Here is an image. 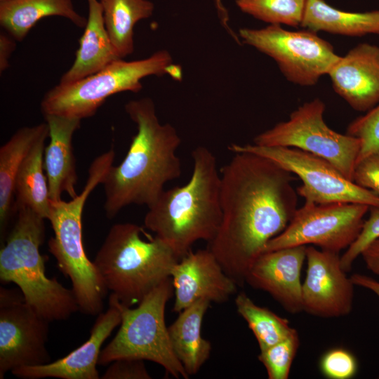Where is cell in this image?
<instances>
[{"label":"cell","mask_w":379,"mask_h":379,"mask_svg":"<svg viewBox=\"0 0 379 379\" xmlns=\"http://www.w3.org/2000/svg\"><path fill=\"white\" fill-rule=\"evenodd\" d=\"M234 154L220 170L222 218L207 248L242 287L266 244L291 220L298 194L295 178L281 165L251 152Z\"/></svg>","instance_id":"cell-1"},{"label":"cell","mask_w":379,"mask_h":379,"mask_svg":"<svg viewBox=\"0 0 379 379\" xmlns=\"http://www.w3.org/2000/svg\"><path fill=\"white\" fill-rule=\"evenodd\" d=\"M125 111L136 124L137 133L123 161L111 166L102 183L104 209L109 219L131 204L149 208L164 191V185L181 175L176 154L181 138L172 125L159 122L153 100H131Z\"/></svg>","instance_id":"cell-2"},{"label":"cell","mask_w":379,"mask_h":379,"mask_svg":"<svg viewBox=\"0 0 379 379\" xmlns=\"http://www.w3.org/2000/svg\"><path fill=\"white\" fill-rule=\"evenodd\" d=\"M193 168L182 186L164 190L145 215V227L164 241L180 260L197 241L210 242L220 225V171L205 146L192 152Z\"/></svg>","instance_id":"cell-3"},{"label":"cell","mask_w":379,"mask_h":379,"mask_svg":"<svg viewBox=\"0 0 379 379\" xmlns=\"http://www.w3.org/2000/svg\"><path fill=\"white\" fill-rule=\"evenodd\" d=\"M14 225L0 251V280L14 283L25 302L49 322L65 321L79 311L72 289L48 278L40 246L45 219L31 208L13 204Z\"/></svg>","instance_id":"cell-4"},{"label":"cell","mask_w":379,"mask_h":379,"mask_svg":"<svg viewBox=\"0 0 379 379\" xmlns=\"http://www.w3.org/2000/svg\"><path fill=\"white\" fill-rule=\"evenodd\" d=\"M114 151L111 149L98 156L91 164L82 192L71 200L50 201L48 220L53 236L48 242L60 270L69 278L79 311L87 315L102 312L108 291L93 261L86 254L82 234V214L89 194L102 184L113 165Z\"/></svg>","instance_id":"cell-5"},{"label":"cell","mask_w":379,"mask_h":379,"mask_svg":"<svg viewBox=\"0 0 379 379\" xmlns=\"http://www.w3.org/2000/svg\"><path fill=\"white\" fill-rule=\"evenodd\" d=\"M142 232L135 223L114 224L93 260L107 290L128 307L170 277L179 260L164 241L157 237L146 241Z\"/></svg>","instance_id":"cell-6"},{"label":"cell","mask_w":379,"mask_h":379,"mask_svg":"<svg viewBox=\"0 0 379 379\" xmlns=\"http://www.w3.org/2000/svg\"><path fill=\"white\" fill-rule=\"evenodd\" d=\"M174 288L171 277L151 291L135 308L121 304L110 294L120 310V327L112 340L102 349L98 365L106 366L119 359L151 361L161 366L175 378L189 375L173 350L165 310Z\"/></svg>","instance_id":"cell-7"},{"label":"cell","mask_w":379,"mask_h":379,"mask_svg":"<svg viewBox=\"0 0 379 379\" xmlns=\"http://www.w3.org/2000/svg\"><path fill=\"white\" fill-rule=\"evenodd\" d=\"M172 61L166 50L141 60L117 59L94 74L53 87L41 100V112L44 116L54 114L81 120L93 117L109 97L125 91L138 93L142 88L143 78L166 74Z\"/></svg>","instance_id":"cell-8"},{"label":"cell","mask_w":379,"mask_h":379,"mask_svg":"<svg viewBox=\"0 0 379 379\" xmlns=\"http://www.w3.org/2000/svg\"><path fill=\"white\" fill-rule=\"evenodd\" d=\"M325 108L319 98L307 102L291 112L287 121L257 135L253 144L294 147L310 152L327 160L352 180L361 140L329 128L324 120Z\"/></svg>","instance_id":"cell-9"},{"label":"cell","mask_w":379,"mask_h":379,"mask_svg":"<svg viewBox=\"0 0 379 379\" xmlns=\"http://www.w3.org/2000/svg\"><path fill=\"white\" fill-rule=\"evenodd\" d=\"M239 34L244 44L272 58L288 81L301 86H314L340 57L328 41L307 29L291 31L269 25L241 28Z\"/></svg>","instance_id":"cell-10"},{"label":"cell","mask_w":379,"mask_h":379,"mask_svg":"<svg viewBox=\"0 0 379 379\" xmlns=\"http://www.w3.org/2000/svg\"><path fill=\"white\" fill-rule=\"evenodd\" d=\"M234 152H251L268 158L297 175L302 184L296 190L305 202L329 204L358 203L379 207V198L346 178L327 160L294 147H265L232 143Z\"/></svg>","instance_id":"cell-11"},{"label":"cell","mask_w":379,"mask_h":379,"mask_svg":"<svg viewBox=\"0 0 379 379\" xmlns=\"http://www.w3.org/2000/svg\"><path fill=\"white\" fill-rule=\"evenodd\" d=\"M369 208L358 203H305L285 230L268 241L263 252L311 245L339 253L358 237Z\"/></svg>","instance_id":"cell-12"},{"label":"cell","mask_w":379,"mask_h":379,"mask_svg":"<svg viewBox=\"0 0 379 379\" xmlns=\"http://www.w3.org/2000/svg\"><path fill=\"white\" fill-rule=\"evenodd\" d=\"M49 323L21 291L0 288V379L15 368L51 361L46 347Z\"/></svg>","instance_id":"cell-13"},{"label":"cell","mask_w":379,"mask_h":379,"mask_svg":"<svg viewBox=\"0 0 379 379\" xmlns=\"http://www.w3.org/2000/svg\"><path fill=\"white\" fill-rule=\"evenodd\" d=\"M307 269L302 284V309L323 318L349 314L353 306L354 284L343 270L339 253L306 248Z\"/></svg>","instance_id":"cell-14"},{"label":"cell","mask_w":379,"mask_h":379,"mask_svg":"<svg viewBox=\"0 0 379 379\" xmlns=\"http://www.w3.org/2000/svg\"><path fill=\"white\" fill-rule=\"evenodd\" d=\"M171 278L175 312H181L199 299L225 302L237 291L238 285L208 248L188 252L173 266Z\"/></svg>","instance_id":"cell-15"},{"label":"cell","mask_w":379,"mask_h":379,"mask_svg":"<svg viewBox=\"0 0 379 379\" xmlns=\"http://www.w3.org/2000/svg\"><path fill=\"white\" fill-rule=\"evenodd\" d=\"M307 246L262 253L248 269L245 282L268 293L285 310L295 314L303 311L301 270Z\"/></svg>","instance_id":"cell-16"},{"label":"cell","mask_w":379,"mask_h":379,"mask_svg":"<svg viewBox=\"0 0 379 379\" xmlns=\"http://www.w3.org/2000/svg\"><path fill=\"white\" fill-rule=\"evenodd\" d=\"M121 321L120 310L109 296L108 309L98 314L89 338L79 347L54 361L39 366L18 367L11 373L14 376L23 379H99L97 365L102 346Z\"/></svg>","instance_id":"cell-17"},{"label":"cell","mask_w":379,"mask_h":379,"mask_svg":"<svg viewBox=\"0 0 379 379\" xmlns=\"http://www.w3.org/2000/svg\"><path fill=\"white\" fill-rule=\"evenodd\" d=\"M335 92L354 110L368 112L379 103V46L362 43L329 71Z\"/></svg>","instance_id":"cell-18"},{"label":"cell","mask_w":379,"mask_h":379,"mask_svg":"<svg viewBox=\"0 0 379 379\" xmlns=\"http://www.w3.org/2000/svg\"><path fill=\"white\" fill-rule=\"evenodd\" d=\"M50 142L44 149V166L50 199L58 201L63 192L71 199L77 196V173L72 138L81 126V119L54 114L44 116Z\"/></svg>","instance_id":"cell-19"},{"label":"cell","mask_w":379,"mask_h":379,"mask_svg":"<svg viewBox=\"0 0 379 379\" xmlns=\"http://www.w3.org/2000/svg\"><path fill=\"white\" fill-rule=\"evenodd\" d=\"M88 18L75 60L59 84H69L94 74L119 59L112 44L98 0H86Z\"/></svg>","instance_id":"cell-20"},{"label":"cell","mask_w":379,"mask_h":379,"mask_svg":"<svg viewBox=\"0 0 379 379\" xmlns=\"http://www.w3.org/2000/svg\"><path fill=\"white\" fill-rule=\"evenodd\" d=\"M210 303L207 299L197 300L180 312L168 327L174 354L189 376L198 373L211 355V343L201 335L203 319Z\"/></svg>","instance_id":"cell-21"},{"label":"cell","mask_w":379,"mask_h":379,"mask_svg":"<svg viewBox=\"0 0 379 379\" xmlns=\"http://www.w3.org/2000/svg\"><path fill=\"white\" fill-rule=\"evenodd\" d=\"M49 137L46 122L18 129L0 148V228L6 229L13 213L15 182L20 168L35 145Z\"/></svg>","instance_id":"cell-22"},{"label":"cell","mask_w":379,"mask_h":379,"mask_svg":"<svg viewBox=\"0 0 379 379\" xmlns=\"http://www.w3.org/2000/svg\"><path fill=\"white\" fill-rule=\"evenodd\" d=\"M60 16L79 27L87 18L74 9L72 0H4L0 1V24L16 41L23 40L40 20Z\"/></svg>","instance_id":"cell-23"},{"label":"cell","mask_w":379,"mask_h":379,"mask_svg":"<svg viewBox=\"0 0 379 379\" xmlns=\"http://www.w3.org/2000/svg\"><path fill=\"white\" fill-rule=\"evenodd\" d=\"M300 27L347 36L379 34V10L350 12L339 10L325 0H307Z\"/></svg>","instance_id":"cell-24"},{"label":"cell","mask_w":379,"mask_h":379,"mask_svg":"<svg viewBox=\"0 0 379 379\" xmlns=\"http://www.w3.org/2000/svg\"><path fill=\"white\" fill-rule=\"evenodd\" d=\"M105 25L117 55L124 58L134 51L135 24L152 16L149 0H100Z\"/></svg>","instance_id":"cell-25"},{"label":"cell","mask_w":379,"mask_h":379,"mask_svg":"<svg viewBox=\"0 0 379 379\" xmlns=\"http://www.w3.org/2000/svg\"><path fill=\"white\" fill-rule=\"evenodd\" d=\"M38 142L22 162L15 182L13 204L31 208L45 220H48L50 208L49 190L44 172L45 141Z\"/></svg>","instance_id":"cell-26"},{"label":"cell","mask_w":379,"mask_h":379,"mask_svg":"<svg viewBox=\"0 0 379 379\" xmlns=\"http://www.w3.org/2000/svg\"><path fill=\"white\" fill-rule=\"evenodd\" d=\"M234 302L237 312L253 332L260 350L284 340L295 330L286 319L256 305L244 292L238 293Z\"/></svg>","instance_id":"cell-27"},{"label":"cell","mask_w":379,"mask_h":379,"mask_svg":"<svg viewBox=\"0 0 379 379\" xmlns=\"http://www.w3.org/2000/svg\"><path fill=\"white\" fill-rule=\"evenodd\" d=\"M307 0H236L239 9L269 25L300 26Z\"/></svg>","instance_id":"cell-28"},{"label":"cell","mask_w":379,"mask_h":379,"mask_svg":"<svg viewBox=\"0 0 379 379\" xmlns=\"http://www.w3.org/2000/svg\"><path fill=\"white\" fill-rule=\"evenodd\" d=\"M299 345V335L295 329L284 340L260 350L258 358L265 366L269 379L288 378Z\"/></svg>","instance_id":"cell-29"},{"label":"cell","mask_w":379,"mask_h":379,"mask_svg":"<svg viewBox=\"0 0 379 379\" xmlns=\"http://www.w3.org/2000/svg\"><path fill=\"white\" fill-rule=\"evenodd\" d=\"M346 133L361 140L357 163L379 151V103L366 114L354 119L348 125Z\"/></svg>","instance_id":"cell-30"},{"label":"cell","mask_w":379,"mask_h":379,"mask_svg":"<svg viewBox=\"0 0 379 379\" xmlns=\"http://www.w3.org/2000/svg\"><path fill=\"white\" fill-rule=\"evenodd\" d=\"M319 368L329 379H350L358 370L354 355L343 347H335L326 352L321 357Z\"/></svg>","instance_id":"cell-31"},{"label":"cell","mask_w":379,"mask_h":379,"mask_svg":"<svg viewBox=\"0 0 379 379\" xmlns=\"http://www.w3.org/2000/svg\"><path fill=\"white\" fill-rule=\"evenodd\" d=\"M369 212L358 237L340 257L342 267L346 272L351 270L354 262L362 251L379 238V207L370 206Z\"/></svg>","instance_id":"cell-32"},{"label":"cell","mask_w":379,"mask_h":379,"mask_svg":"<svg viewBox=\"0 0 379 379\" xmlns=\"http://www.w3.org/2000/svg\"><path fill=\"white\" fill-rule=\"evenodd\" d=\"M352 180L360 187L372 191L379 198V151L357 163Z\"/></svg>","instance_id":"cell-33"},{"label":"cell","mask_w":379,"mask_h":379,"mask_svg":"<svg viewBox=\"0 0 379 379\" xmlns=\"http://www.w3.org/2000/svg\"><path fill=\"white\" fill-rule=\"evenodd\" d=\"M102 379H150L143 360L119 359L111 362Z\"/></svg>","instance_id":"cell-34"},{"label":"cell","mask_w":379,"mask_h":379,"mask_svg":"<svg viewBox=\"0 0 379 379\" xmlns=\"http://www.w3.org/2000/svg\"><path fill=\"white\" fill-rule=\"evenodd\" d=\"M15 39L7 32L0 34V72H4L9 66V60L15 48Z\"/></svg>","instance_id":"cell-35"},{"label":"cell","mask_w":379,"mask_h":379,"mask_svg":"<svg viewBox=\"0 0 379 379\" xmlns=\"http://www.w3.org/2000/svg\"><path fill=\"white\" fill-rule=\"evenodd\" d=\"M361 256L368 270L379 276V238L371 243Z\"/></svg>","instance_id":"cell-36"},{"label":"cell","mask_w":379,"mask_h":379,"mask_svg":"<svg viewBox=\"0 0 379 379\" xmlns=\"http://www.w3.org/2000/svg\"><path fill=\"white\" fill-rule=\"evenodd\" d=\"M351 280L355 286H358L371 291L379 298V281L371 277L355 273L350 276Z\"/></svg>","instance_id":"cell-37"},{"label":"cell","mask_w":379,"mask_h":379,"mask_svg":"<svg viewBox=\"0 0 379 379\" xmlns=\"http://www.w3.org/2000/svg\"><path fill=\"white\" fill-rule=\"evenodd\" d=\"M222 0H215V8L218 11L220 20L224 27L232 34V32L228 25L229 15L228 12L222 4Z\"/></svg>","instance_id":"cell-38"},{"label":"cell","mask_w":379,"mask_h":379,"mask_svg":"<svg viewBox=\"0 0 379 379\" xmlns=\"http://www.w3.org/2000/svg\"><path fill=\"white\" fill-rule=\"evenodd\" d=\"M166 74H169L173 79L180 81L182 79L181 67L175 64H171L167 69Z\"/></svg>","instance_id":"cell-39"},{"label":"cell","mask_w":379,"mask_h":379,"mask_svg":"<svg viewBox=\"0 0 379 379\" xmlns=\"http://www.w3.org/2000/svg\"><path fill=\"white\" fill-rule=\"evenodd\" d=\"M4 1V0H0V1Z\"/></svg>","instance_id":"cell-40"}]
</instances>
